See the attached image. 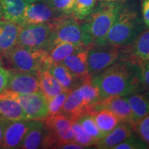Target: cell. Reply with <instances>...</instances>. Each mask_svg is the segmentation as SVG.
<instances>
[{
  "mask_svg": "<svg viewBox=\"0 0 149 149\" xmlns=\"http://www.w3.org/2000/svg\"><path fill=\"white\" fill-rule=\"evenodd\" d=\"M28 3H34V2H37V1H42V0H26Z\"/></svg>",
  "mask_w": 149,
  "mask_h": 149,
  "instance_id": "39",
  "label": "cell"
},
{
  "mask_svg": "<svg viewBox=\"0 0 149 149\" xmlns=\"http://www.w3.org/2000/svg\"><path fill=\"white\" fill-rule=\"evenodd\" d=\"M46 131V128L43 120H34L19 148L36 149L41 148Z\"/></svg>",
  "mask_w": 149,
  "mask_h": 149,
  "instance_id": "20",
  "label": "cell"
},
{
  "mask_svg": "<svg viewBox=\"0 0 149 149\" xmlns=\"http://www.w3.org/2000/svg\"><path fill=\"white\" fill-rule=\"evenodd\" d=\"M3 19L20 24L28 4L26 0H0Z\"/></svg>",
  "mask_w": 149,
  "mask_h": 149,
  "instance_id": "21",
  "label": "cell"
},
{
  "mask_svg": "<svg viewBox=\"0 0 149 149\" xmlns=\"http://www.w3.org/2000/svg\"><path fill=\"white\" fill-rule=\"evenodd\" d=\"M60 15L46 2L28 3L24 11L21 26L39 24L51 22Z\"/></svg>",
  "mask_w": 149,
  "mask_h": 149,
  "instance_id": "10",
  "label": "cell"
},
{
  "mask_svg": "<svg viewBox=\"0 0 149 149\" xmlns=\"http://www.w3.org/2000/svg\"><path fill=\"white\" fill-rule=\"evenodd\" d=\"M123 60L141 66L149 61V28L146 27L136 37L134 42L125 47Z\"/></svg>",
  "mask_w": 149,
  "mask_h": 149,
  "instance_id": "12",
  "label": "cell"
},
{
  "mask_svg": "<svg viewBox=\"0 0 149 149\" xmlns=\"http://www.w3.org/2000/svg\"><path fill=\"white\" fill-rule=\"evenodd\" d=\"M139 79L141 83L146 88H149V61L139 66Z\"/></svg>",
  "mask_w": 149,
  "mask_h": 149,
  "instance_id": "33",
  "label": "cell"
},
{
  "mask_svg": "<svg viewBox=\"0 0 149 149\" xmlns=\"http://www.w3.org/2000/svg\"><path fill=\"white\" fill-rule=\"evenodd\" d=\"M81 47L83 46L66 42H60L56 44L49 51H47V55H46L47 68L50 64L61 62L66 57Z\"/></svg>",
  "mask_w": 149,
  "mask_h": 149,
  "instance_id": "23",
  "label": "cell"
},
{
  "mask_svg": "<svg viewBox=\"0 0 149 149\" xmlns=\"http://www.w3.org/2000/svg\"><path fill=\"white\" fill-rule=\"evenodd\" d=\"M146 27L137 5L134 2H124L101 45L127 47Z\"/></svg>",
  "mask_w": 149,
  "mask_h": 149,
  "instance_id": "2",
  "label": "cell"
},
{
  "mask_svg": "<svg viewBox=\"0 0 149 149\" xmlns=\"http://www.w3.org/2000/svg\"><path fill=\"white\" fill-rule=\"evenodd\" d=\"M46 55L47 51L28 49L17 45L3 57L15 71L39 73L47 68Z\"/></svg>",
  "mask_w": 149,
  "mask_h": 149,
  "instance_id": "5",
  "label": "cell"
},
{
  "mask_svg": "<svg viewBox=\"0 0 149 149\" xmlns=\"http://www.w3.org/2000/svg\"><path fill=\"white\" fill-rule=\"evenodd\" d=\"M141 12L145 26L149 28V0H141Z\"/></svg>",
  "mask_w": 149,
  "mask_h": 149,
  "instance_id": "35",
  "label": "cell"
},
{
  "mask_svg": "<svg viewBox=\"0 0 149 149\" xmlns=\"http://www.w3.org/2000/svg\"><path fill=\"white\" fill-rule=\"evenodd\" d=\"M133 133L134 130L132 124L120 122L108 135L97 141L95 146L100 149H113L117 145L128 138Z\"/></svg>",
  "mask_w": 149,
  "mask_h": 149,
  "instance_id": "17",
  "label": "cell"
},
{
  "mask_svg": "<svg viewBox=\"0 0 149 149\" xmlns=\"http://www.w3.org/2000/svg\"><path fill=\"white\" fill-rule=\"evenodd\" d=\"M21 27L19 24L3 19H0V55L3 57L17 45Z\"/></svg>",
  "mask_w": 149,
  "mask_h": 149,
  "instance_id": "16",
  "label": "cell"
},
{
  "mask_svg": "<svg viewBox=\"0 0 149 149\" xmlns=\"http://www.w3.org/2000/svg\"><path fill=\"white\" fill-rule=\"evenodd\" d=\"M104 109L110 110L120 122L133 125V112L125 96H111L103 99L91 107V115Z\"/></svg>",
  "mask_w": 149,
  "mask_h": 149,
  "instance_id": "9",
  "label": "cell"
},
{
  "mask_svg": "<svg viewBox=\"0 0 149 149\" xmlns=\"http://www.w3.org/2000/svg\"><path fill=\"white\" fill-rule=\"evenodd\" d=\"M3 18V14H2V10H1V3H0V19Z\"/></svg>",
  "mask_w": 149,
  "mask_h": 149,
  "instance_id": "40",
  "label": "cell"
},
{
  "mask_svg": "<svg viewBox=\"0 0 149 149\" xmlns=\"http://www.w3.org/2000/svg\"><path fill=\"white\" fill-rule=\"evenodd\" d=\"M57 148H61V149H83L86 148L84 146L81 145L79 143H77L76 141H70V142L64 143L59 145V146L57 147Z\"/></svg>",
  "mask_w": 149,
  "mask_h": 149,
  "instance_id": "36",
  "label": "cell"
},
{
  "mask_svg": "<svg viewBox=\"0 0 149 149\" xmlns=\"http://www.w3.org/2000/svg\"><path fill=\"white\" fill-rule=\"evenodd\" d=\"M135 133V132H134ZM148 148V146L135 133L117 145L113 149H144Z\"/></svg>",
  "mask_w": 149,
  "mask_h": 149,
  "instance_id": "32",
  "label": "cell"
},
{
  "mask_svg": "<svg viewBox=\"0 0 149 149\" xmlns=\"http://www.w3.org/2000/svg\"><path fill=\"white\" fill-rule=\"evenodd\" d=\"M72 129L74 132V141L79 143L85 148H88V147L95 146L97 140L91 137L88 135L86 132L84 130L81 124L79 122L75 121L72 123Z\"/></svg>",
  "mask_w": 149,
  "mask_h": 149,
  "instance_id": "28",
  "label": "cell"
},
{
  "mask_svg": "<svg viewBox=\"0 0 149 149\" xmlns=\"http://www.w3.org/2000/svg\"><path fill=\"white\" fill-rule=\"evenodd\" d=\"M96 1L97 0H75L71 16L78 21L85 20L93 12Z\"/></svg>",
  "mask_w": 149,
  "mask_h": 149,
  "instance_id": "25",
  "label": "cell"
},
{
  "mask_svg": "<svg viewBox=\"0 0 149 149\" xmlns=\"http://www.w3.org/2000/svg\"><path fill=\"white\" fill-rule=\"evenodd\" d=\"M139 66L120 60L91 77V83L100 92L101 100L111 96H127L145 86L139 76Z\"/></svg>",
  "mask_w": 149,
  "mask_h": 149,
  "instance_id": "1",
  "label": "cell"
},
{
  "mask_svg": "<svg viewBox=\"0 0 149 149\" xmlns=\"http://www.w3.org/2000/svg\"><path fill=\"white\" fill-rule=\"evenodd\" d=\"M77 122H79L84 130L97 141L104 137L103 134L99 129L93 115L86 114L83 115L77 120Z\"/></svg>",
  "mask_w": 149,
  "mask_h": 149,
  "instance_id": "27",
  "label": "cell"
},
{
  "mask_svg": "<svg viewBox=\"0 0 149 149\" xmlns=\"http://www.w3.org/2000/svg\"><path fill=\"white\" fill-rule=\"evenodd\" d=\"M122 1H103L95 7L84 23L93 41V45H101L123 5Z\"/></svg>",
  "mask_w": 149,
  "mask_h": 149,
  "instance_id": "3",
  "label": "cell"
},
{
  "mask_svg": "<svg viewBox=\"0 0 149 149\" xmlns=\"http://www.w3.org/2000/svg\"><path fill=\"white\" fill-rule=\"evenodd\" d=\"M39 73L14 70L10 72L7 88L19 94H27L40 91Z\"/></svg>",
  "mask_w": 149,
  "mask_h": 149,
  "instance_id": "13",
  "label": "cell"
},
{
  "mask_svg": "<svg viewBox=\"0 0 149 149\" xmlns=\"http://www.w3.org/2000/svg\"><path fill=\"white\" fill-rule=\"evenodd\" d=\"M143 92H144L145 96H146V100L147 101H148V106H149V88H146V87H145V88L143 89Z\"/></svg>",
  "mask_w": 149,
  "mask_h": 149,
  "instance_id": "38",
  "label": "cell"
},
{
  "mask_svg": "<svg viewBox=\"0 0 149 149\" xmlns=\"http://www.w3.org/2000/svg\"><path fill=\"white\" fill-rule=\"evenodd\" d=\"M60 113L75 122L83 115L91 114V109L84 103L79 87L73 89L66 99Z\"/></svg>",
  "mask_w": 149,
  "mask_h": 149,
  "instance_id": "14",
  "label": "cell"
},
{
  "mask_svg": "<svg viewBox=\"0 0 149 149\" xmlns=\"http://www.w3.org/2000/svg\"><path fill=\"white\" fill-rule=\"evenodd\" d=\"M134 132L148 146L149 148V113L133 124Z\"/></svg>",
  "mask_w": 149,
  "mask_h": 149,
  "instance_id": "31",
  "label": "cell"
},
{
  "mask_svg": "<svg viewBox=\"0 0 149 149\" xmlns=\"http://www.w3.org/2000/svg\"><path fill=\"white\" fill-rule=\"evenodd\" d=\"M10 72L0 66V93L7 88Z\"/></svg>",
  "mask_w": 149,
  "mask_h": 149,
  "instance_id": "34",
  "label": "cell"
},
{
  "mask_svg": "<svg viewBox=\"0 0 149 149\" xmlns=\"http://www.w3.org/2000/svg\"><path fill=\"white\" fill-rule=\"evenodd\" d=\"M53 21L22 26L17 45L31 50L48 51L54 46Z\"/></svg>",
  "mask_w": 149,
  "mask_h": 149,
  "instance_id": "6",
  "label": "cell"
},
{
  "mask_svg": "<svg viewBox=\"0 0 149 149\" xmlns=\"http://www.w3.org/2000/svg\"><path fill=\"white\" fill-rule=\"evenodd\" d=\"M88 47L83 46L70 54L60 62L84 81L91 80L87 68Z\"/></svg>",
  "mask_w": 149,
  "mask_h": 149,
  "instance_id": "15",
  "label": "cell"
},
{
  "mask_svg": "<svg viewBox=\"0 0 149 149\" xmlns=\"http://www.w3.org/2000/svg\"><path fill=\"white\" fill-rule=\"evenodd\" d=\"M58 82L67 90L72 91L84 82L61 63L50 64L46 68Z\"/></svg>",
  "mask_w": 149,
  "mask_h": 149,
  "instance_id": "19",
  "label": "cell"
},
{
  "mask_svg": "<svg viewBox=\"0 0 149 149\" xmlns=\"http://www.w3.org/2000/svg\"><path fill=\"white\" fill-rule=\"evenodd\" d=\"M46 2L60 15H71L75 0H46Z\"/></svg>",
  "mask_w": 149,
  "mask_h": 149,
  "instance_id": "30",
  "label": "cell"
},
{
  "mask_svg": "<svg viewBox=\"0 0 149 149\" xmlns=\"http://www.w3.org/2000/svg\"><path fill=\"white\" fill-rule=\"evenodd\" d=\"M71 91V90L64 91L48 100V114L47 117H53L60 113L66 99Z\"/></svg>",
  "mask_w": 149,
  "mask_h": 149,
  "instance_id": "29",
  "label": "cell"
},
{
  "mask_svg": "<svg viewBox=\"0 0 149 149\" xmlns=\"http://www.w3.org/2000/svg\"><path fill=\"white\" fill-rule=\"evenodd\" d=\"M79 87L82 93L84 103L88 107H92L102 100L98 88L92 84L91 80L84 81Z\"/></svg>",
  "mask_w": 149,
  "mask_h": 149,
  "instance_id": "26",
  "label": "cell"
},
{
  "mask_svg": "<svg viewBox=\"0 0 149 149\" xmlns=\"http://www.w3.org/2000/svg\"><path fill=\"white\" fill-rule=\"evenodd\" d=\"M39 80L40 91L48 101L59 93L67 91V89L64 88L47 69L42 70L40 72Z\"/></svg>",
  "mask_w": 149,
  "mask_h": 149,
  "instance_id": "22",
  "label": "cell"
},
{
  "mask_svg": "<svg viewBox=\"0 0 149 149\" xmlns=\"http://www.w3.org/2000/svg\"><path fill=\"white\" fill-rule=\"evenodd\" d=\"M0 116L8 121L28 120L22 106L8 91L0 97Z\"/></svg>",
  "mask_w": 149,
  "mask_h": 149,
  "instance_id": "18",
  "label": "cell"
},
{
  "mask_svg": "<svg viewBox=\"0 0 149 149\" xmlns=\"http://www.w3.org/2000/svg\"><path fill=\"white\" fill-rule=\"evenodd\" d=\"M8 120H6L5 118L0 116V148H1V144H2L3 133H4L6 126L8 124Z\"/></svg>",
  "mask_w": 149,
  "mask_h": 149,
  "instance_id": "37",
  "label": "cell"
},
{
  "mask_svg": "<svg viewBox=\"0 0 149 149\" xmlns=\"http://www.w3.org/2000/svg\"><path fill=\"white\" fill-rule=\"evenodd\" d=\"M34 120L8 121L6 126L1 148H19Z\"/></svg>",
  "mask_w": 149,
  "mask_h": 149,
  "instance_id": "11",
  "label": "cell"
},
{
  "mask_svg": "<svg viewBox=\"0 0 149 149\" xmlns=\"http://www.w3.org/2000/svg\"><path fill=\"white\" fill-rule=\"evenodd\" d=\"M100 1H118V0H100Z\"/></svg>",
  "mask_w": 149,
  "mask_h": 149,
  "instance_id": "41",
  "label": "cell"
},
{
  "mask_svg": "<svg viewBox=\"0 0 149 149\" xmlns=\"http://www.w3.org/2000/svg\"><path fill=\"white\" fill-rule=\"evenodd\" d=\"M93 115L104 137L114 129L120 122L119 119L110 110L107 109L100 110Z\"/></svg>",
  "mask_w": 149,
  "mask_h": 149,
  "instance_id": "24",
  "label": "cell"
},
{
  "mask_svg": "<svg viewBox=\"0 0 149 149\" xmlns=\"http://www.w3.org/2000/svg\"><path fill=\"white\" fill-rule=\"evenodd\" d=\"M54 45L57 43L66 42L88 47L93 45V41L86 26L71 15H61L55 20Z\"/></svg>",
  "mask_w": 149,
  "mask_h": 149,
  "instance_id": "4",
  "label": "cell"
},
{
  "mask_svg": "<svg viewBox=\"0 0 149 149\" xmlns=\"http://www.w3.org/2000/svg\"><path fill=\"white\" fill-rule=\"evenodd\" d=\"M12 95L22 106L28 120H43L48 116V102L41 91L27 94L13 91Z\"/></svg>",
  "mask_w": 149,
  "mask_h": 149,
  "instance_id": "8",
  "label": "cell"
},
{
  "mask_svg": "<svg viewBox=\"0 0 149 149\" xmlns=\"http://www.w3.org/2000/svg\"><path fill=\"white\" fill-rule=\"evenodd\" d=\"M125 56V48L111 45H91L88 47L87 68L91 77L102 70L123 60Z\"/></svg>",
  "mask_w": 149,
  "mask_h": 149,
  "instance_id": "7",
  "label": "cell"
}]
</instances>
